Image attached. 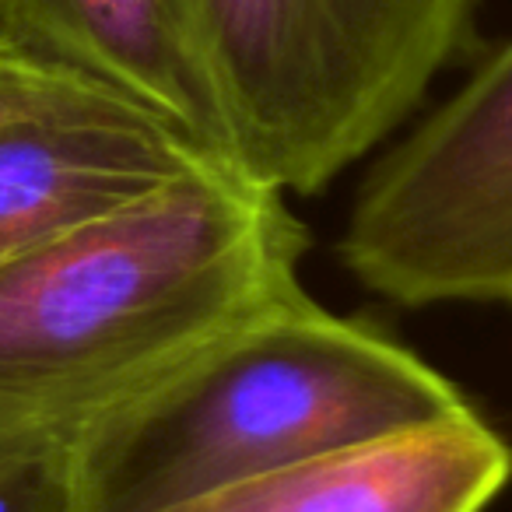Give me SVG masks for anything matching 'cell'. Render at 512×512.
Returning a JSON list of instances; mask_svg holds the SVG:
<instances>
[{"mask_svg": "<svg viewBox=\"0 0 512 512\" xmlns=\"http://www.w3.org/2000/svg\"><path fill=\"white\" fill-rule=\"evenodd\" d=\"M228 165L141 102L85 81L0 123V267Z\"/></svg>", "mask_w": 512, "mask_h": 512, "instance_id": "obj_5", "label": "cell"}, {"mask_svg": "<svg viewBox=\"0 0 512 512\" xmlns=\"http://www.w3.org/2000/svg\"><path fill=\"white\" fill-rule=\"evenodd\" d=\"M477 407L383 330L309 292L235 327L71 446L78 512H169Z\"/></svg>", "mask_w": 512, "mask_h": 512, "instance_id": "obj_2", "label": "cell"}, {"mask_svg": "<svg viewBox=\"0 0 512 512\" xmlns=\"http://www.w3.org/2000/svg\"><path fill=\"white\" fill-rule=\"evenodd\" d=\"M0 512H78L71 446L0 460Z\"/></svg>", "mask_w": 512, "mask_h": 512, "instance_id": "obj_8", "label": "cell"}, {"mask_svg": "<svg viewBox=\"0 0 512 512\" xmlns=\"http://www.w3.org/2000/svg\"><path fill=\"white\" fill-rule=\"evenodd\" d=\"M341 264L404 309L512 306V39L379 158Z\"/></svg>", "mask_w": 512, "mask_h": 512, "instance_id": "obj_4", "label": "cell"}, {"mask_svg": "<svg viewBox=\"0 0 512 512\" xmlns=\"http://www.w3.org/2000/svg\"><path fill=\"white\" fill-rule=\"evenodd\" d=\"M85 81L88 78H81V74H71L64 67L25 53L22 46H15L0 32V123L15 120L36 106H46Z\"/></svg>", "mask_w": 512, "mask_h": 512, "instance_id": "obj_9", "label": "cell"}, {"mask_svg": "<svg viewBox=\"0 0 512 512\" xmlns=\"http://www.w3.org/2000/svg\"><path fill=\"white\" fill-rule=\"evenodd\" d=\"M0 32L46 64L141 102L235 165L225 113L176 0H0Z\"/></svg>", "mask_w": 512, "mask_h": 512, "instance_id": "obj_7", "label": "cell"}, {"mask_svg": "<svg viewBox=\"0 0 512 512\" xmlns=\"http://www.w3.org/2000/svg\"><path fill=\"white\" fill-rule=\"evenodd\" d=\"M509 477L512 446L474 411L313 456L169 512H484Z\"/></svg>", "mask_w": 512, "mask_h": 512, "instance_id": "obj_6", "label": "cell"}, {"mask_svg": "<svg viewBox=\"0 0 512 512\" xmlns=\"http://www.w3.org/2000/svg\"><path fill=\"white\" fill-rule=\"evenodd\" d=\"M225 113L232 158L320 193L393 134L474 46L477 0H176Z\"/></svg>", "mask_w": 512, "mask_h": 512, "instance_id": "obj_3", "label": "cell"}, {"mask_svg": "<svg viewBox=\"0 0 512 512\" xmlns=\"http://www.w3.org/2000/svg\"><path fill=\"white\" fill-rule=\"evenodd\" d=\"M285 193L211 165L0 267V460L74 446L306 288Z\"/></svg>", "mask_w": 512, "mask_h": 512, "instance_id": "obj_1", "label": "cell"}]
</instances>
